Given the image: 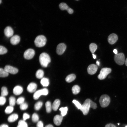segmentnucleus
Masks as SVG:
<instances>
[{"instance_id": "nucleus-1", "label": "nucleus", "mask_w": 127, "mask_h": 127, "mask_svg": "<svg viewBox=\"0 0 127 127\" xmlns=\"http://www.w3.org/2000/svg\"><path fill=\"white\" fill-rule=\"evenodd\" d=\"M39 60L41 65L45 67L47 66L51 61L50 56L45 52L41 54L39 57Z\"/></svg>"}, {"instance_id": "nucleus-2", "label": "nucleus", "mask_w": 127, "mask_h": 127, "mask_svg": "<svg viewBox=\"0 0 127 127\" xmlns=\"http://www.w3.org/2000/svg\"><path fill=\"white\" fill-rule=\"evenodd\" d=\"M46 41V38L44 36L40 35L36 37L34 40V43L36 47H41L45 45Z\"/></svg>"}, {"instance_id": "nucleus-3", "label": "nucleus", "mask_w": 127, "mask_h": 127, "mask_svg": "<svg viewBox=\"0 0 127 127\" xmlns=\"http://www.w3.org/2000/svg\"><path fill=\"white\" fill-rule=\"evenodd\" d=\"M110 102V98L107 95H102L99 100V102L100 106L103 108L107 107L109 104Z\"/></svg>"}, {"instance_id": "nucleus-4", "label": "nucleus", "mask_w": 127, "mask_h": 127, "mask_svg": "<svg viewBox=\"0 0 127 127\" xmlns=\"http://www.w3.org/2000/svg\"><path fill=\"white\" fill-rule=\"evenodd\" d=\"M114 60L116 63L119 65H122L125 62V57L122 53L115 54L114 56Z\"/></svg>"}, {"instance_id": "nucleus-5", "label": "nucleus", "mask_w": 127, "mask_h": 127, "mask_svg": "<svg viewBox=\"0 0 127 127\" xmlns=\"http://www.w3.org/2000/svg\"><path fill=\"white\" fill-rule=\"evenodd\" d=\"M111 69L110 68L105 67L102 68L100 71L99 74L98 76V78L100 80L104 79L111 72Z\"/></svg>"}, {"instance_id": "nucleus-6", "label": "nucleus", "mask_w": 127, "mask_h": 127, "mask_svg": "<svg viewBox=\"0 0 127 127\" xmlns=\"http://www.w3.org/2000/svg\"><path fill=\"white\" fill-rule=\"evenodd\" d=\"M89 99H86L82 105V107L80 110L82 111L84 115H86L88 113L90 108V101Z\"/></svg>"}, {"instance_id": "nucleus-7", "label": "nucleus", "mask_w": 127, "mask_h": 127, "mask_svg": "<svg viewBox=\"0 0 127 127\" xmlns=\"http://www.w3.org/2000/svg\"><path fill=\"white\" fill-rule=\"evenodd\" d=\"M48 93V90L46 88H44L37 91L34 93L33 98L35 100H37L42 95H47Z\"/></svg>"}, {"instance_id": "nucleus-8", "label": "nucleus", "mask_w": 127, "mask_h": 127, "mask_svg": "<svg viewBox=\"0 0 127 127\" xmlns=\"http://www.w3.org/2000/svg\"><path fill=\"white\" fill-rule=\"evenodd\" d=\"M35 54V51L31 48H29L26 50L24 54V58L27 60L32 59L34 57Z\"/></svg>"}, {"instance_id": "nucleus-9", "label": "nucleus", "mask_w": 127, "mask_h": 127, "mask_svg": "<svg viewBox=\"0 0 127 127\" xmlns=\"http://www.w3.org/2000/svg\"><path fill=\"white\" fill-rule=\"evenodd\" d=\"M66 48V46L65 44L63 43H60L57 47L56 52L59 55H61L64 52Z\"/></svg>"}, {"instance_id": "nucleus-10", "label": "nucleus", "mask_w": 127, "mask_h": 127, "mask_svg": "<svg viewBox=\"0 0 127 127\" xmlns=\"http://www.w3.org/2000/svg\"><path fill=\"white\" fill-rule=\"evenodd\" d=\"M118 37L116 34L112 33L110 34L108 38V41L109 43L111 44H115L117 40Z\"/></svg>"}, {"instance_id": "nucleus-11", "label": "nucleus", "mask_w": 127, "mask_h": 127, "mask_svg": "<svg viewBox=\"0 0 127 127\" xmlns=\"http://www.w3.org/2000/svg\"><path fill=\"white\" fill-rule=\"evenodd\" d=\"M98 69L97 66L95 64L90 65L87 68V71L88 74L90 75H93L95 74Z\"/></svg>"}, {"instance_id": "nucleus-12", "label": "nucleus", "mask_w": 127, "mask_h": 127, "mask_svg": "<svg viewBox=\"0 0 127 127\" xmlns=\"http://www.w3.org/2000/svg\"><path fill=\"white\" fill-rule=\"evenodd\" d=\"M59 7L61 10H66L70 14H72L73 12V10L69 8L65 3H60L59 5Z\"/></svg>"}, {"instance_id": "nucleus-13", "label": "nucleus", "mask_w": 127, "mask_h": 127, "mask_svg": "<svg viewBox=\"0 0 127 127\" xmlns=\"http://www.w3.org/2000/svg\"><path fill=\"white\" fill-rule=\"evenodd\" d=\"M4 34L6 36L8 37H12L14 34V31L12 28L8 26L5 28Z\"/></svg>"}, {"instance_id": "nucleus-14", "label": "nucleus", "mask_w": 127, "mask_h": 127, "mask_svg": "<svg viewBox=\"0 0 127 127\" xmlns=\"http://www.w3.org/2000/svg\"><path fill=\"white\" fill-rule=\"evenodd\" d=\"M4 69L8 73L12 74H16L18 71L17 68L9 65L6 66Z\"/></svg>"}, {"instance_id": "nucleus-15", "label": "nucleus", "mask_w": 127, "mask_h": 127, "mask_svg": "<svg viewBox=\"0 0 127 127\" xmlns=\"http://www.w3.org/2000/svg\"><path fill=\"white\" fill-rule=\"evenodd\" d=\"M20 38L19 36L16 35L12 36L10 40L11 43L12 45H15L18 44L20 42Z\"/></svg>"}, {"instance_id": "nucleus-16", "label": "nucleus", "mask_w": 127, "mask_h": 127, "mask_svg": "<svg viewBox=\"0 0 127 127\" xmlns=\"http://www.w3.org/2000/svg\"><path fill=\"white\" fill-rule=\"evenodd\" d=\"M37 87V84L34 83H31L28 85L27 88V91L30 93L35 92Z\"/></svg>"}, {"instance_id": "nucleus-17", "label": "nucleus", "mask_w": 127, "mask_h": 127, "mask_svg": "<svg viewBox=\"0 0 127 127\" xmlns=\"http://www.w3.org/2000/svg\"><path fill=\"white\" fill-rule=\"evenodd\" d=\"M63 117L58 115H55L53 119L54 123L56 125L59 126L61 124L62 120Z\"/></svg>"}, {"instance_id": "nucleus-18", "label": "nucleus", "mask_w": 127, "mask_h": 127, "mask_svg": "<svg viewBox=\"0 0 127 127\" xmlns=\"http://www.w3.org/2000/svg\"><path fill=\"white\" fill-rule=\"evenodd\" d=\"M23 91V88L21 86H17L15 87L13 90V93L16 95H18L22 93Z\"/></svg>"}, {"instance_id": "nucleus-19", "label": "nucleus", "mask_w": 127, "mask_h": 127, "mask_svg": "<svg viewBox=\"0 0 127 127\" xmlns=\"http://www.w3.org/2000/svg\"><path fill=\"white\" fill-rule=\"evenodd\" d=\"M60 104V100L59 99H56L53 102L52 105V109L54 111L57 110Z\"/></svg>"}, {"instance_id": "nucleus-20", "label": "nucleus", "mask_w": 127, "mask_h": 127, "mask_svg": "<svg viewBox=\"0 0 127 127\" xmlns=\"http://www.w3.org/2000/svg\"><path fill=\"white\" fill-rule=\"evenodd\" d=\"M18 118V115L16 114H12L8 118V120L10 122H13L16 120Z\"/></svg>"}, {"instance_id": "nucleus-21", "label": "nucleus", "mask_w": 127, "mask_h": 127, "mask_svg": "<svg viewBox=\"0 0 127 127\" xmlns=\"http://www.w3.org/2000/svg\"><path fill=\"white\" fill-rule=\"evenodd\" d=\"M76 78L75 75L71 74L67 75L65 78L66 81L68 83H70L74 80Z\"/></svg>"}, {"instance_id": "nucleus-22", "label": "nucleus", "mask_w": 127, "mask_h": 127, "mask_svg": "<svg viewBox=\"0 0 127 127\" xmlns=\"http://www.w3.org/2000/svg\"><path fill=\"white\" fill-rule=\"evenodd\" d=\"M72 91L73 94L76 95L80 91V88L78 86L75 85L72 87Z\"/></svg>"}, {"instance_id": "nucleus-23", "label": "nucleus", "mask_w": 127, "mask_h": 127, "mask_svg": "<svg viewBox=\"0 0 127 127\" xmlns=\"http://www.w3.org/2000/svg\"><path fill=\"white\" fill-rule=\"evenodd\" d=\"M44 75V71L41 69H39L37 70L36 73V77L39 79L42 78Z\"/></svg>"}, {"instance_id": "nucleus-24", "label": "nucleus", "mask_w": 127, "mask_h": 127, "mask_svg": "<svg viewBox=\"0 0 127 127\" xmlns=\"http://www.w3.org/2000/svg\"><path fill=\"white\" fill-rule=\"evenodd\" d=\"M40 83L43 86L47 87L49 84V79L47 78H43L41 79L40 81Z\"/></svg>"}, {"instance_id": "nucleus-25", "label": "nucleus", "mask_w": 127, "mask_h": 127, "mask_svg": "<svg viewBox=\"0 0 127 127\" xmlns=\"http://www.w3.org/2000/svg\"><path fill=\"white\" fill-rule=\"evenodd\" d=\"M97 48L96 45L94 43L91 44L89 46V49L90 51L92 54H93L96 50Z\"/></svg>"}, {"instance_id": "nucleus-26", "label": "nucleus", "mask_w": 127, "mask_h": 127, "mask_svg": "<svg viewBox=\"0 0 127 127\" xmlns=\"http://www.w3.org/2000/svg\"><path fill=\"white\" fill-rule=\"evenodd\" d=\"M45 105L46 112L48 113L50 112L52 108V106L50 102L49 101H47Z\"/></svg>"}, {"instance_id": "nucleus-27", "label": "nucleus", "mask_w": 127, "mask_h": 127, "mask_svg": "<svg viewBox=\"0 0 127 127\" xmlns=\"http://www.w3.org/2000/svg\"><path fill=\"white\" fill-rule=\"evenodd\" d=\"M8 73L4 69H0V76L1 77H5L7 76Z\"/></svg>"}, {"instance_id": "nucleus-28", "label": "nucleus", "mask_w": 127, "mask_h": 127, "mask_svg": "<svg viewBox=\"0 0 127 127\" xmlns=\"http://www.w3.org/2000/svg\"><path fill=\"white\" fill-rule=\"evenodd\" d=\"M59 110L61 112V115L63 117L66 114L68 108L67 107H61L60 109Z\"/></svg>"}, {"instance_id": "nucleus-29", "label": "nucleus", "mask_w": 127, "mask_h": 127, "mask_svg": "<svg viewBox=\"0 0 127 127\" xmlns=\"http://www.w3.org/2000/svg\"><path fill=\"white\" fill-rule=\"evenodd\" d=\"M8 91L6 87H2L1 88V96H5L7 95L8 94Z\"/></svg>"}, {"instance_id": "nucleus-30", "label": "nucleus", "mask_w": 127, "mask_h": 127, "mask_svg": "<svg viewBox=\"0 0 127 127\" xmlns=\"http://www.w3.org/2000/svg\"><path fill=\"white\" fill-rule=\"evenodd\" d=\"M17 127H28L27 123L23 120L19 121Z\"/></svg>"}, {"instance_id": "nucleus-31", "label": "nucleus", "mask_w": 127, "mask_h": 127, "mask_svg": "<svg viewBox=\"0 0 127 127\" xmlns=\"http://www.w3.org/2000/svg\"><path fill=\"white\" fill-rule=\"evenodd\" d=\"M43 105V103L40 101L37 102L35 104L34 108L36 110H38Z\"/></svg>"}, {"instance_id": "nucleus-32", "label": "nucleus", "mask_w": 127, "mask_h": 127, "mask_svg": "<svg viewBox=\"0 0 127 127\" xmlns=\"http://www.w3.org/2000/svg\"><path fill=\"white\" fill-rule=\"evenodd\" d=\"M9 104L10 106L13 107L15 104L16 100L15 98L13 96H11L9 98Z\"/></svg>"}, {"instance_id": "nucleus-33", "label": "nucleus", "mask_w": 127, "mask_h": 127, "mask_svg": "<svg viewBox=\"0 0 127 127\" xmlns=\"http://www.w3.org/2000/svg\"><path fill=\"white\" fill-rule=\"evenodd\" d=\"M13 107L10 106L7 107L5 110V112L7 114L11 113L13 110Z\"/></svg>"}, {"instance_id": "nucleus-34", "label": "nucleus", "mask_w": 127, "mask_h": 127, "mask_svg": "<svg viewBox=\"0 0 127 127\" xmlns=\"http://www.w3.org/2000/svg\"><path fill=\"white\" fill-rule=\"evenodd\" d=\"M32 120L34 122H37L39 120V117L38 115L36 113L33 114L32 116Z\"/></svg>"}, {"instance_id": "nucleus-35", "label": "nucleus", "mask_w": 127, "mask_h": 127, "mask_svg": "<svg viewBox=\"0 0 127 127\" xmlns=\"http://www.w3.org/2000/svg\"><path fill=\"white\" fill-rule=\"evenodd\" d=\"M7 49L4 47L0 45V54L3 55L6 53L7 52Z\"/></svg>"}, {"instance_id": "nucleus-36", "label": "nucleus", "mask_w": 127, "mask_h": 127, "mask_svg": "<svg viewBox=\"0 0 127 127\" xmlns=\"http://www.w3.org/2000/svg\"><path fill=\"white\" fill-rule=\"evenodd\" d=\"M28 107V105L27 103L24 102L20 105V108L21 110H25L27 109Z\"/></svg>"}, {"instance_id": "nucleus-37", "label": "nucleus", "mask_w": 127, "mask_h": 127, "mask_svg": "<svg viewBox=\"0 0 127 127\" xmlns=\"http://www.w3.org/2000/svg\"><path fill=\"white\" fill-rule=\"evenodd\" d=\"M72 102L75 105L78 109H80L82 107V105L77 101L75 100H73Z\"/></svg>"}, {"instance_id": "nucleus-38", "label": "nucleus", "mask_w": 127, "mask_h": 127, "mask_svg": "<svg viewBox=\"0 0 127 127\" xmlns=\"http://www.w3.org/2000/svg\"><path fill=\"white\" fill-rule=\"evenodd\" d=\"M24 98L22 97L18 98L16 101V103L20 105L24 103Z\"/></svg>"}, {"instance_id": "nucleus-39", "label": "nucleus", "mask_w": 127, "mask_h": 127, "mask_svg": "<svg viewBox=\"0 0 127 127\" xmlns=\"http://www.w3.org/2000/svg\"><path fill=\"white\" fill-rule=\"evenodd\" d=\"M6 102V99L4 96H1L0 97V105H3Z\"/></svg>"}, {"instance_id": "nucleus-40", "label": "nucleus", "mask_w": 127, "mask_h": 127, "mask_svg": "<svg viewBox=\"0 0 127 127\" xmlns=\"http://www.w3.org/2000/svg\"><path fill=\"white\" fill-rule=\"evenodd\" d=\"M90 107L94 109H96L97 107L96 103L91 100H90Z\"/></svg>"}, {"instance_id": "nucleus-41", "label": "nucleus", "mask_w": 127, "mask_h": 127, "mask_svg": "<svg viewBox=\"0 0 127 127\" xmlns=\"http://www.w3.org/2000/svg\"><path fill=\"white\" fill-rule=\"evenodd\" d=\"M23 120L25 121L27 119L29 118L30 115L27 113H24L23 115Z\"/></svg>"}, {"instance_id": "nucleus-42", "label": "nucleus", "mask_w": 127, "mask_h": 127, "mask_svg": "<svg viewBox=\"0 0 127 127\" xmlns=\"http://www.w3.org/2000/svg\"><path fill=\"white\" fill-rule=\"evenodd\" d=\"M37 127H44L43 123L41 121H38L36 124Z\"/></svg>"}, {"instance_id": "nucleus-43", "label": "nucleus", "mask_w": 127, "mask_h": 127, "mask_svg": "<svg viewBox=\"0 0 127 127\" xmlns=\"http://www.w3.org/2000/svg\"><path fill=\"white\" fill-rule=\"evenodd\" d=\"M105 127H116L115 125L114 124L109 123H108L106 125Z\"/></svg>"}, {"instance_id": "nucleus-44", "label": "nucleus", "mask_w": 127, "mask_h": 127, "mask_svg": "<svg viewBox=\"0 0 127 127\" xmlns=\"http://www.w3.org/2000/svg\"><path fill=\"white\" fill-rule=\"evenodd\" d=\"M0 127H8L7 125L5 124H3L1 125Z\"/></svg>"}, {"instance_id": "nucleus-45", "label": "nucleus", "mask_w": 127, "mask_h": 127, "mask_svg": "<svg viewBox=\"0 0 127 127\" xmlns=\"http://www.w3.org/2000/svg\"><path fill=\"white\" fill-rule=\"evenodd\" d=\"M45 127H54L52 125L48 124L46 125Z\"/></svg>"}, {"instance_id": "nucleus-46", "label": "nucleus", "mask_w": 127, "mask_h": 127, "mask_svg": "<svg viewBox=\"0 0 127 127\" xmlns=\"http://www.w3.org/2000/svg\"><path fill=\"white\" fill-rule=\"evenodd\" d=\"M113 52L115 54H117L118 52L117 50L116 49H115L114 50Z\"/></svg>"}, {"instance_id": "nucleus-47", "label": "nucleus", "mask_w": 127, "mask_h": 127, "mask_svg": "<svg viewBox=\"0 0 127 127\" xmlns=\"http://www.w3.org/2000/svg\"><path fill=\"white\" fill-rule=\"evenodd\" d=\"M92 55L93 58L94 59H95L96 57V56L93 54H92Z\"/></svg>"}, {"instance_id": "nucleus-48", "label": "nucleus", "mask_w": 127, "mask_h": 127, "mask_svg": "<svg viewBox=\"0 0 127 127\" xmlns=\"http://www.w3.org/2000/svg\"><path fill=\"white\" fill-rule=\"evenodd\" d=\"M125 65L127 66V58H126V59L125 60Z\"/></svg>"}, {"instance_id": "nucleus-49", "label": "nucleus", "mask_w": 127, "mask_h": 127, "mask_svg": "<svg viewBox=\"0 0 127 127\" xmlns=\"http://www.w3.org/2000/svg\"><path fill=\"white\" fill-rule=\"evenodd\" d=\"M96 64L98 66L99 65L100 63H99V61H97L96 62Z\"/></svg>"}, {"instance_id": "nucleus-50", "label": "nucleus", "mask_w": 127, "mask_h": 127, "mask_svg": "<svg viewBox=\"0 0 127 127\" xmlns=\"http://www.w3.org/2000/svg\"><path fill=\"white\" fill-rule=\"evenodd\" d=\"M2 2V0H0V4H1Z\"/></svg>"}, {"instance_id": "nucleus-51", "label": "nucleus", "mask_w": 127, "mask_h": 127, "mask_svg": "<svg viewBox=\"0 0 127 127\" xmlns=\"http://www.w3.org/2000/svg\"><path fill=\"white\" fill-rule=\"evenodd\" d=\"M125 127H127V126H126Z\"/></svg>"}, {"instance_id": "nucleus-52", "label": "nucleus", "mask_w": 127, "mask_h": 127, "mask_svg": "<svg viewBox=\"0 0 127 127\" xmlns=\"http://www.w3.org/2000/svg\"></svg>"}]
</instances>
